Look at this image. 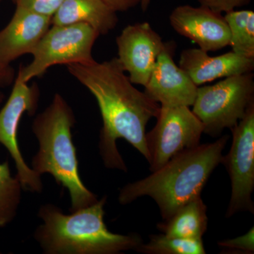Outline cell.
<instances>
[{
	"label": "cell",
	"mask_w": 254,
	"mask_h": 254,
	"mask_svg": "<svg viewBox=\"0 0 254 254\" xmlns=\"http://www.w3.org/2000/svg\"><path fill=\"white\" fill-rule=\"evenodd\" d=\"M67 69L98 103L103 120L98 147L105 168L127 172L117 147L121 138L148 161L146 126L158 116L159 103L133 86L118 58L103 63L73 64L67 65Z\"/></svg>",
	"instance_id": "6da1fadb"
},
{
	"label": "cell",
	"mask_w": 254,
	"mask_h": 254,
	"mask_svg": "<svg viewBox=\"0 0 254 254\" xmlns=\"http://www.w3.org/2000/svg\"><path fill=\"white\" fill-rule=\"evenodd\" d=\"M14 69L11 64H0V88L9 86L14 81Z\"/></svg>",
	"instance_id": "cb8c5ba5"
},
{
	"label": "cell",
	"mask_w": 254,
	"mask_h": 254,
	"mask_svg": "<svg viewBox=\"0 0 254 254\" xmlns=\"http://www.w3.org/2000/svg\"><path fill=\"white\" fill-rule=\"evenodd\" d=\"M117 13L103 0H64L52 17V25L85 23L106 35L118 25Z\"/></svg>",
	"instance_id": "9a60e30c"
},
{
	"label": "cell",
	"mask_w": 254,
	"mask_h": 254,
	"mask_svg": "<svg viewBox=\"0 0 254 254\" xmlns=\"http://www.w3.org/2000/svg\"><path fill=\"white\" fill-rule=\"evenodd\" d=\"M0 1H1V0H0Z\"/></svg>",
	"instance_id": "4316f807"
},
{
	"label": "cell",
	"mask_w": 254,
	"mask_h": 254,
	"mask_svg": "<svg viewBox=\"0 0 254 254\" xmlns=\"http://www.w3.org/2000/svg\"><path fill=\"white\" fill-rule=\"evenodd\" d=\"M175 31L194 42L205 52L230 46V32L225 18L206 6L181 5L170 16Z\"/></svg>",
	"instance_id": "8fae6325"
},
{
	"label": "cell",
	"mask_w": 254,
	"mask_h": 254,
	"mask_svg": "<svg viewBox=\"0 0 254 254\" xmlns=\"http://www.w3.org/2000/svg\"><path fill=\"white\" fill-rule=\"evenodd\" d=\"M179 66L199 86L218 78L252 72L254 58H245L232 51L211 57L200 48H190L182 51Z\"/></svg>",
	"instance_id": "5bb4252c"
},
{
	"label": "cell",
	"mask_w": 254,
	"mask_h": 254,
	"mask_svg": "<svg viewBox=\"0 0 254 254\" xmlns=\"http://www.w3.org/2000/svg\"><path fill=\"white\" fill-rule=\"evenodd\" d=\"M4 95L2 94V93H0V105H1V103H2L3 100H4Z\"/></svg>",
	"instance_id": "484cf974"
},
{
	"label": "cell",
	"mask_w": 254,
	"mask_h": 254,
	"mask_svg": "<svg viewBox=\"0 0 254 254\" xmlns=\"http://www.w3.org/2000/svg\"><path fill=\"white\" fill-rule=\"evenodd\" d=\"M150 1H151V0H141V3H140V4H141L143 11H145V10L148 9Z\"/></svg>",
	"instance_id": "d4e9b609"
},
{
	"label": "cell",
	"mask_w": 254,
	"mask_h": 254,
	"mask_svg": "<svg viewBox=\"0 0 254 254\" xmlns=\"http://www.w3.org/2000/svg\"><path fill=\"white\" fill-rule=\"evenodd\" d=\"M231 131V148L221 161L227 169L232 185L231 198L225 215L227 218L240 212L254 213L252 198L254 189V103Z\"/></svg>",
	"instance_id": "ba28073f"
},
{
	"label": "cell",
	"mask_w": 254,
	"mask_h": 254,
	"mask_svg": "<svg viewBox=\"0 0 254 254\" xmlns=\"http://www.w3.org/2000/svg\"><path fill=\"white\" fill-rule=\"evenodd\" d=\"M254 95L253 73L235 75L215 84L198 86L191 110L203 125V133L218 136L244 118L254 103Z\"/></svg>",
	"instance_id": "5b68a950"
},
{
	"label": "cell",
	"mask_w": 254,
	"mask_h": 254,
	"mask_svg": "<svg viewBox=\"0 0 254 254\" xmlns=\"http://www.w3.org/2000/svg\"><path fill=\"white\" fill-rule=\"evenodd\" d=\"M52 26L32 52L31 63L20 66L17 76L23 81L41 77L55 65L95 61L93 46L100 36L96 30L85 23Z\"/></svg>",
	"instance_id": "8992f818"
},
{
	"label": "cell",
	"mask_w": 254,
	"mask_h": 254,
	"mask_svg": "<svg viewBox=\"0 0 254 254\" xmlns=\"http://www.w3.org/2000/svg\"><path fill=\"white\" fill-rule=\"evenodd\" d=\"M157 227L166 236L202 239L208 227L206 205L200 195L195 197Z\"/></svg>",
	"instance_id": "2e32d148"
},
{
	"label": "cell",
	"mask_w": 254,
	"mask_h": 254,
	"mask_svg": "<svg viewBox=\"0 0 254 254\" xmlns=\"http://www.w3.org/2000/svg\"><path fill=\"white\" fill-rule=\"evenodd\" d=\"M230 32V46L241 56L254 58V11L232 10L224 16Z\"/></svg>",
	"instance_id": "e0dca14e"
},
{
	"label": "cell",
	"mask_w": 254,
	"mask_h": 254,
	"mask_svg": "<svg viewBox=\"0 0 254 254\" xmlns=\"http://www.w3.org/2000/svg\"><path fill=\"white\" fill-rule=\"evenodd\" d=\"M16 7L53 17L64 0H11Z\"/></svg>",
	"instance_id": "ffe728a7"
},
{
	"label": "cell",
	"mask_w": 254,
	"mask_h": 254,
	"mask_svg": "<svg viewBox=\"0 0 254 254\" xmlns=\"http://www.w3.org/2000/svg\"><path fill=\"white\" fill-rule=\"evenodd\" d=\"M51 26V17L16 7L9 22L0 31V64L10 65L31 54Z\"/></svg>",
	"instance_id": "4fadbf2b"
},
{
	"label": "cell",
	"mask_w": 254,
	"mask_h": 254,
	"mask_svg": "<svg viewBox=\"0 0 254 254\" xmlns=\"http://www.w3.org/2000/svg\"><path fill=\"white\" fill-rule=\"evenodd\" d=\"M219 247L232 252L252 254L254 253V230L252 227L247 233L236 238L220 241Z\"/></svg>",
	"instance_id": "44dd1931"
},
{
	"label": "cell",
	"mask_w": 254,
	"mask_h": 254,
	"mask_svg": "<svg viewBox=\"0 0 254 254\" xmlns=\"http://www.w3.org/2000/svg\"><path fill=\"white\" fill-rule=\"evenodd\" d=\"M23 190L17 177H13L9 163H0V228L13 221L21 203Z\"/></svg>",
	"instance_id": "ac0fdd59"
},
{
	"label": "cell",
	"mask_w": 254,
	"mask_h": 254,
	"mask_svg": "<svg viewBox=\"0 0 254 254\" xmlns=\"http://www.w3.org/2000/svg\"><path fill=\"white\" fill-rule=\"evenodd\" d=\"M172 47L159 55L145 93L161 106H192L198 86L175 64Z\"/></svg>",
	"instance_id": "7c38bea8"
},
{
	"label": "cell",
	"mask_w": 254,
	"mask_h": 254,
	"mask_svg": "<svg viewBox=\"0 0 254 254\" xmlns=\"http://www.w3.org/2000/svg\"><path fill=\"white\" fill-rule=\"evenodd\" d=\"M136 252L145 254H205L202 239H185L166 236L162 233L151 235L146 244L141 243Z\"/></svg>",
	"instance_id": "d6986e66"
},
{
	"label": "cell",
	"mask_w": 254,
	"mask_h": 254,
	"mask_svg": "<svg viewBox=\"0 0 254 254\" xmlns=\"http://www.w3.org/2000/svg\"><path fill=\"white\" fill-rule=\"evenodd\" d=\"M75 123L71 107L61 95L56 93L32 125L39 148L32 159L31 168L40 175L50 174L58 185L67 190L71 212L93 204L98 200L85 186L79 175L71 134Z\"/></svg>",
	"instance_id": "277c9868"
},
{
	"label": "cell",
	"mask_w": 254,
	"mask_h": 254,
	"mask_svg": "<svg viewBox=\"0 0 254 254\" xmlns=\"http://www.w3.org/2000/svg\"><path fill=\"white\" fill-rule=\"evenodd\" d=\"M116 12L126 11L141 3V0H103Z\"/></svg>",
	"instance_id": "603a6c76"
},
{
	"label": "cell",
	"mask_w": 254,
	"mask_h": 254,
	"mask_svg": "<svg viewBox=\"0 0 254 254\" xmlns=\"http://www.w3.org/2000/svg\"><path fill=\"white\" fill-rule=\"evenodd\" d=\"M153 129L146 133L151 173L170 159L200 144L203 125L190 107L161 106Z\"/></svg>",
	"instance_id": "52a82bcc"
},
{
	"label": "cell",
	"mask_w": 254,
	"mask_h": 254,
	"mask_svg": "<svg viewBox=\"0 0 254 254\" xmlns=\"http://www.w3.org/2000/svg\"><path fill=\"white\" fill-rule=\"evenodd\" d=\"M116 43L118 59L129 75L130 81L145 87L166 43L147 22L127 26L117 38Z\"/></svg>",
	"instance_id": "30bf717a"
},
{
	"label": "cell",
	"mask_w": 254,
	"mask_h": 254,
	"mask_svg": "<svg viewBox=\"0 0 254 254\" xmlns=\"http://www.w3.org/2000/svg\"><path fill=\"white\" fill-rule=\"evenodd\" d=\"M106 196L91 205L66 215L56 205H41L35 240L46 254H117L136 250L142 242L138 235L110 232L104 221Z\"/></svg>",
	"instance_id": "3957f363"
},
{
	"label": "cell",
	"mask_w": 254,
	"mask_h": 254,
	"mask_svg": "<svg viewBox=\"0 0 254 254\" xmlns=\"http://www.w3.org/2000/svg\"><path fill=\"white\" fill-rule=\"evenodd\" d=\"M228 136L199 144L173 157L149 176L125 185L119 202L127 205L143 196L155 200L163 220L182 205L200 195L214 170L221 163Z\"/></svg>",
	"instance_id": "7a4b0ae2"
},
{
	"label": "cell",
	"mask_w": 254,
	"mask_h": 254,
	"mask_svg": "<svg viewBox=\"0 0 254 254\" xmlns=\"http://www.w3.org/2000/svg\"><path fill=\"white\" fill-rule=\"evenodd\" d=\"M202 6L216 12L227 13L238 7L245 6L250 2L251 0H198Z\"/></svg>",
	"instance_id": "7402d4cb"
},
{
	"label": "cell",
	"mask_w": 254,
	"mask_h": 254,
	"mask_svg": "<svg viewBox=\"0 0 254 254\" xmlns=\"http://www.w3.org/2000/svg\"><path fill=\"white\" fill-rule=\"evenodd\" d=\"M7 101L0 110V144L4 145L14 161L16 175L23 190L41 193L43 190L41 175L27 165L18 142L20 121L25 113L34 115L38 108L40 91L38 86L28 85L18 76Z\"/></svg>",
	"instance_id": "9c48e42d"
}]
</instances>
